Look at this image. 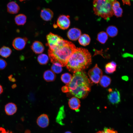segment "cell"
<instances>
[{
    "mask_svg": "<svg viewBox=\"0 0 133 133\" xmlns=\"http://www.w3.org/2000/svg\"><path fill=\"white\" fill-rule=\"evenodd\" d=\"M66 85L72 95L78 98H83L90 91L92 83L86 74L82 71L74 73L70 82Z\"/></svg>",
    "mask_w": 133,
    "mask_h": 133,
    "instance_id": "1",
    "label": "cell"
},
{
    "mask_svg": "<svg viewBox=\"0 0 133 133\" xmlns=\"http://www.w3.org/2000/svg\"><path fill=\"white\" fill-rule=\"evenodd\" d=\"M76 49L73 43L63 39L54 49H49L48 55L52 63H58L64 66H66L69 58Z\"/></svg>",
    "mask_w": 133,
    "mask_h": 133,
    "instance_id": "2",
    "label": "cell"
},
{
    "mask_svg": "<svg viewBox=\"0 0 133 133\" xmlns=\"http://www.w3.org/2000/svg\"><path fill=\"white\" fill-rule=\"evenodd\" d=\"M92 57L86 49L77 48L69 58L66 65L67 69L75 73L88 68L91 63Z\"/></svg>",
    "mask_w": 133,
    "mask_h": 133,
    "instance_id": "3",
    "label": "cell"
},
{
    "mask_svg": "<svg viewBox=\"0 0 133 133\" xmlns=\"http://www.w3.org/2000/svg\"><path fill=\"white\" fill-rule=\"evenodd\" d=\"M116 0H94L93 10L95 14L108 20L114 15L112 9L113 2Z\"/></svg>",
    "mask_w": 133,
    "mask_h": 133,
    "instance_id": "4",
    "label": "cell"
},
{
    "mask_svg": "<svg viewBox=\"0 0 133 133\" xmlns=\"http://www.w3.org/2000/svg\"><path fill=\"white\" fill-rule=\"evenodd\" d=\"M88 74L92 82L97 84L102 76V72L97 64H96L94 67L89 70Z\"/></svg>",
    "mask_w": 133,
    "mask_h": 133,
    "instance_id": "5",
    "label": "cell"
},
{
    "mask_svg": "<svg viewBox=\"0 0 133 133\" xmlns=\"http://www.w3.org/2000/svg\"><path fill=\"white\" fill-rule=\"evenodd\" d=\"M46 38L47 42L46 45L49 46V49L51 50L54 49L63 39L59 35L51 33L47 35Z\"/></svg>",
    "mask_w": 133,
    "mask_h": 133,
    "instance_id": "6",
    "label": "cell"
},
{
    "mask_svg": "<svg viewBox=\"0 0 133 133\" xmlns=\"http://www.w3.org/2000/svg\"><path fill=\"white\" fill-rule=\"evenodd\" d=\"M70 17L68 15H61L58 18L57 25L60 29L66 30L68 29L70 25Z\"/></svg>",
    "mask_w": 133,
    "mask_h": 133,
    "instance_id": "7",
    "label": "cell"
},
{
    "mask_svg": "<svg viewBox=\"0 0 133 133\" xmlns=\"http://www.w3.org/2000/svg\"><path fill=\"white\" fill-rule=\"evenodd\" d=\"M109 94L107 96L109 101L113 104L119 103L120 101V94L116 89L113 90L111 88L108 89Z\"/></svg>",
    "mask_w": 133,
    "mask_h": 133,
    "instance_id": "8",
    "label": "cell"
},
{
    "mask_svg": "<svg viewBox=\"0 0 133 133\" xmlns=\"http://www.w3.org/2000/svg\"><path fill=\"white\" fill-rule=\"evenodd\" d=\"M27 41L28 39L26 37H17L13 40L12 45L15 49L21 50L25 47Z\"/></svg>",
    "mask_w": 133,
    "mask_h": 133,
    "instance_id": "9",
    "label": "cell"
},
{
    "mask_svg": "<svg viewBox=\"0 0 133 133\" xmlns=\"http://www.w3.org/2000/svg\"><path fill=\"white\" fill-rule=\"evenodd\" d=\"M67 35L69 39L75 41L78 40L81 35V32L79 29L76 28H73L69 30Z\"/></svg>",
    "mask_w": 133,
    "mask_h": 133,
    "instance_id": "10",
    "label": "cell"
},
{
    "mask_svg": "<svg viewBox=\"0 0 133 133\" xmlns=\"http://www.w3.org/2000/svg\"><path fill=\"white\" fill-rule=\"evenodd\" d=\"M36 123L40 127L42 128L47 127L49 123V118L48 116L45 114L41 115L37 118Z\"/></svg>",
    "mask_w": 133,
    "mask_h": 133,
    "instance_id": "11",
    "label": "cell"
},
{
    "mask_svg": "<svg viewBox=\"0 0 133 133\" xmlns=\"http://www.w3.org/2000/svg\"><path fill=\"white\" fill-rule=\"evenodd\" d=\"M53 15V12L50 9L43 8L41 11L40 16L44 20L48 21L52 19Z\"/></svg>",
    "mask_w": 133,
    "mask_h": 133,
    "instance_id": "12",
    "label": "cell"
},
{
    "mask_svg": "<svg viewBox=\"0 0 133 133\" xmlns=\"http://www.w3.org/2000/svg\"><path fill=\"white\" fill-rule=\"evenodd\" d=\"M68 104L70 108L76 112L79 111L80 102L79 99L75 97H73L69 100Z\"/></svg>",
    "mask_w": 133,
    "mask_h": 133,
    "instance_id": "13",
    "label": "cell"
},
{
    "mask_svg": "<svg viewBox=\"0 0 133 133\" xmlns=\"http://www.w3.org/2000/svg\"><path fill=\"white\" fill-rule=\"evenodd\" d=\"M31 48L33 52L36 54L42 53L44 50V47L42 43L38 41H34L31 46Z\"/></svg>",
    "mask_w": 133,
    "mask_h": 133,
    "instance_id": "14",
    "label": "cell"
},
{
    "mask_svg": "<svg viewBox=\"0 0 133 133\" xmlns=\"http://www.w3.org/2000/svg\"><path fill=\"white\" fill-rule=\"evenodd\" d=\"M112 8L114 15L118 17L122 16L123 10L120 7V4L119 2L116 0L114 1L113 3Z\"/></svg>",
    "mask_w": 133,
    "mask_h": 133,
    "instance_id": "15",
    "label": "cell"
},
{
    "mask_svg": "<svg viewBox=\"0 0 133 133\" xmlns=\"http://www.w3.org/2000/svg\"><path fill=\"white\" fill-rule=\"evenodd\" d=\"M17 109V105L15 104L12 102H10L5 105L4 110L7 115H12L16 112Z\"/></svg>",
    "mask_w": 133,
    "mask_h": 133,
    "instance_id": "16",
    "label": "cell"
},
{
    "mask_svg": "<svg viewBox=\"0 0 133 133\" xmlns=\"http://www.w3.org/2000/svg\"><path fill=\"white\" fill-rule=\"evenodd\" d=\"M66 116V114L64 110V106L62 105L59 108V111L56 118V122L61 125H63L64 124L63 120Z\"/></svg>",
    "mask_w": 133,
    "mask_h": 133,
    "instance_id": "17",
    "label": "cell"
},
{
    "mask_svg": "<svg viewBox=\"0 0 133 133\" xmlns=\"http://www.w3.org/2000/svg\"><path fill=\"white\" fill-rule=\"evenodd\" d=\"M7 7L8 12L11 14L17 13L20 9L18 5L16 2L13 1L8 3Z\"/></svg>",
    "mask_w": 133,
    "mask_h": 133,
    "instance_id": "18",
    "label": "cell"
},
{
    "mask_svg": "<svg viewBox=\"0 0 133 133\" xmlns=\"http://www.w3.org/2000/svg\"><path fill=\"white\" fill-rule=\"evenodd\" d=\"M56 78V76L52 71L48 70L45 71L43 74L44 79L47 82H50L54 81Z\"/></svg>",
    "mask_w": 133,
    "mask_h": 133,
    "instance_id": "19",
    "label": "cell"
},
{
    "mask_svg": "<svg viewBox=\"0 0 133 133\" xmlns=\"http://www.w3.org/2000/svg\"><path fill=\"white\" fill-rule=\"evenodd\" d=\"M90 41V38L89 35L86 34L81 35L78 39L79 44L83 46H86L88 45Z\"/></svg>",
    "mask_w": 133,
    "mask_h": 133,
    "instance_id": "20",
    "label": "cell"
},
{
    "mask_svg": "<svg viewBox=\"0 0 133 133\" xmlns=\"http://www.w3.org/2000/svg\"><path fill=\"white\" fill-rule=\"evenodd\" d=\"M116 63L113 61L107 63L105 66L106 72L109 74L113 73L116 70Z\"/></svg>",
    "mask_w": 133,
    "mask_h": 133,
    "instance_id": "21",
    "label": "cell"
},
{
    "mask_svg": "<svg viewBox=\"0 0 133 133\" xmlns=\"http://www.w3.org/2000/svg\"><path fill=\"white\" fill-rule=\"evenodd\" d=\"M27 17L24 14H19L16 16L15 18L16 24L18 25H24L26 22Z\"/></svg>",
    "mask_w": 133,
    "mask_h": 133,
    "instance_id": "22",
    "label": "cell"
},
{
    "mask_svg": "<svg viewBox=\"0 0 133 133\" xmlns=\"http://www.w3.org/2000/svg\"><path fill=\"white\" fill-rule=\"evenodd\" d=\"M106 33L109 36L114 37L116 36L118 33V30L115 26L111 25L109 26L106 30Z\"/></svg>",
    "mask_w": 133,
    "mask_h": 133,
    "instance_id": "23",
    "label": "cell"
},
{
    "mask_svg": "<svg viewBox=\"0 0 133 133\" xmlns=\"http://www.w3.org/2000/svg\"><path fill=\"white\" fill-rule=\"evenodd\" d=\"M108 38L107 33L104 31L99 33L98 34L97 40L102 44H104L106 42Z\"/></svg>",
    "mask_w": 133,
    "mask_h": 133,
    "instance_id": "24",
    "label": "cell"
},
{
    "mask_svg": "<svg viewBox=\"0 0 133 133\" xmlns=\"http://www.w3.org/2000/svg\"><path fill=\"white\" fill-rule=\"evenodd\" d=\"M100 85L103 87H106L110 84L111 82V78L106 75L102 76L100 81Z\"/></svg>",
    "mask_w": 133,
    "mask_h": 133,
    "instance_id": "25",
    "label": "cell"
},
{
    "mask_svg": "<svg viewBox=\"0 0 133 133\" xmlns=\"http://www.w3.org/2000/svg\"><path fill=\"white\" fill-rule=\"evenodd\" d=\"M11 50L9 47L3 46L0 49V55L4 58H7L11 55Z\"/></svg>",
    "mask_w": 133,
    "mask_h": 133,
    "instance_id": "26",
    "label": "cell"
},
{
    "mask_svg": "<svg viewBox=\"0 0 133 133\" xmlns=\"http://www.w3.org/2000/svg\"><path fill=\"white\" fill-rule=\"evenodd\" d=\"M37 61L41 65L47 64L48 62L49 58L47 55L44 54H41L38 57Z\"/></svg>",
    "mask_w": 133,
    "mask_h": 133,
    "instance_id": "27",
    "label": "cell"
},
{
    "mask_svg": "<svg viewBox=\"0 0 133 133\" xmlns=\"http://www.w3.org/2000/svg\"><path fill=\"white\" fill-rule=\"evenodd\" d=\"M72 78V77L70 74L68 73H65L62 75L61 79L64 83L68 84L70 82Z\"/></svg>",
    "mask_w": 133,
    "mask_h": 133,
    "instance_id": "28",
    "label": "cell"
},
{
    "mask_svg": "<svg viewBox=\"0 0 133 133\" xmlns=\"http://www.w3.org/2000/svg\"><path fill=\"white\" fill-rule=\"evenodd\" d=\"M62 65L58 63H55L53 64L52 65L51 69L52 71L56 73H61L62 70Z\"/></svg>",
    "mask_w": 133,
    "mask_h": 133,
    "instance_id": "29",
    "label": "cell"
},
{
    "mask_svg": "<svg viewBox=\"0 0 133 133\" xmlns=\"http://www.w3.org/2000/svg\"><path fill=\"white\" fill-rule=\"evenodd\" d=\"M96 133H117V132L112 129L105 127L103 130L99 131Z\"/></svg>",
    "mask_w": 133,
    "mask_h": 133,
    "instance_id": "30",
    "label": "cell"
},
{
    "mask_svg": "<svg viewBox=\"0 0 133 133\" xmlns=\"http://www.w3.org/2000/svg\"><path fill=\"white\" fill-rule=\"evenodd\" d=\"M6 65V62L4 60L0 58V70L4 69Z\"/></svg>",
    "mask_w": 133,
    "mask_h": 133,
    "instance_id": "31",
    "label": "cell"
},
{
    "mask_svg": "<svg viewBox=\"0 0 133 133\" xmlns=\"http://www.w3.org/2000/svg\"><path fill=\"white\" fill-rule=\"evenodd\" d=\"M61 90L64 93H66L69 92V88L66 86H63L61 88Z\"/></svg>",
    "mask_w": 133,
    "mask_h": 133,
    "instance_id": "32",
    "label": "cell"
},
{
    "mask_svg": "<svg viewBox=\"0 0 133 133\" xmlns=\"http://www.w3.org/2000/svg\"><path fill=\"white\" fill-rule=\"evenodd\" d=\"M0 133H13L11 131L6 130L4 128H0Z\"/></svg>",
    "mask_w": 133,
    "mask_h": 133,
    "instance_id": "33",
    "label": "cell"
},
{
    "mask_svg": "<svg viewBox=\"0 0 133 133\" xmlns=\"http://www.w3.org/2000/svg\"><path fill=\"white\" fill-rule=\"evenodd\" d=\"M122 0V1L123 5L126 4L129 5H131L130 0Z\"/></svg>",
    "mask_w": 133,
    "mask_h": 133,
    "instance_id": "34",
    "label": "cell"
},
{
    "mask_svg": "<svg viewBox=\"0 0 133 133\" xmlns=\"http://www.w3.org/2000/svg\"><path fill=\"white\" fill-rule=\"evenodd\" d=\"M8 78L9 81L11 82H14L16 81L15 79L13 77V75H10L8 77Z\"/></svg>",
    "mask_w": 133,
    "mask_h": 133,
    "instance_id": "35",
    "label": "cell"
},
{
    "mask_svg": "<svg viewBox=\"0 0 133 133\" xmlns=\"http://www.w3.org/2000/svg\"><path fill=\"white\" fill-rule=\"evenodd\" d=\"M3 91V89L2 86L0 84V95L2 93Z\"/></svg>",
    "mask_w": 133,
    "mask_h": 133,
    "instance_id": "36",
    "label": "cell"
},
{
    "mask_svg": "<svg viewBox=\"0 0 133 133\" xmlns=\"http://www.w3.org/2000/svg\"><path fill=\"white\" fill-rule=\"evenodd\" d=\"M122 78L124 80H127L128 79V78H126V76H123L122 77Z\"/></svg>",
    "mask_w": 133,
    "mask_h": 133,
    "instance_id": "37",
    "label": "cell"
},
{
    "mask_svg": "<svg viewBox=\"0 0 133 133\" xmlns=\"http://www.w3.org/2000/svg\"><path fill=\"white\" fill-rule=\"evenodd\" d=\"M16 84H14L12 85V87L13 88H14L16 87Z\"/></svg>",
    "mask_w": 133,
    "mask_h": 133,
    "instance_id": "38",
    "label": "cell"
},
{
    "mask_svg": "<svg viewBox=\"0 0 133 133\" xmlns=\"http://www.w3.org/2000/svg\"><path fill=\"white\" fill-rule=\"evenodd\" d=\"M45 0L47 3H49L51 2L52 0Z\"/></svg>",
    "mask_w": 133,
    "mask_h": 133,
    "instance_id": "39",
    "label": "cell"
},
{
    "mask_svg": "<svg viewBox=\"0 0 133 133\" xmlns=\"http://www.w3.org/2000/svg\"><path fill=\"white\" fill-rule=\"evenodd\" d=\"M64 133H72L71 132L69 131H67L65 132Z\"/></svg>",
    "mask_w": 133,
    "mask_h": 133,
    "instance_id": "40",
    "label": "cell"
},
{
    "mask_svg": "<svg viewBox=\"0 0 133 133\" xmlns=\"http://www.w3.org/2000/svg\"><path fill=\"white\" fill-rule=\"evenodd\" d=\"M26 132H27L26 133H31L30 132L29 130H27Z\"/></svg>",
    "mask_w": 133,
    "mask_h": 133,
    "instance_id": "41",
    "label": "cell"
},
{
    "mask_svg": "<svg viewBox=\"0 0 133 133\" xmlns=\"http://www.w3.org/2000/svg\"><path fill=\"white\" fill-rule=\"evenodd\" d=\"M25 0H19V1H20L22 2V1H23Z\"/></svg>",
    "mask_w": 133,
    "mask_h": 133,
    "instance_id": "42",
    "label": "cell"
},
{
    "mask_svg": "<svg viewBox=\"0 0 133 133\" xmlns=\"http://www.w3.org/2000/svg\"></svg>",
    "mask_w": 133,
    "mask_h": 133,
    "instance_id": "43",
    "label": "cell"
}]
</instances>
